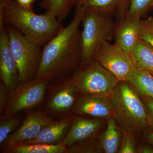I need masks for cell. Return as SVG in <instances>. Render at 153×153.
<instances>
[{
  "label": "cell",
  "instance_id": "obj_10",
  "mask_svg": "<svg viewBox=\"0 0 153 153\" xmlns=\"http://www.w3.org/2000/svg\"><path fill=\"white\" fill-rule=\"evenodd\" d=\"M53 120L39 110L30 113L22 125L11 134L2 144L1 149L23 143L34 139L42 130Z\"/></svg>",
  "mask_w": 153,
  "mask_h": 153
},
{
  "label": "cell",
  "instance_id": "obj_12",
  "mask_svg": "<svg viewBox=\"0 0 153 153\" xmlns=\"http://www.w3.org/2000/svg\"><path fill=\"white\" fill-rule=\"evenodd\" d=\"M73 111L76 114L97 119L108 118L114 116L109 98L88 94H81L76 98Z\"/></svg>",
  "mask_w": 153,
  "mask_h": 153
},
{
  "label": "cell",
  "instance_id": "obj_29",
  "mask_svg": "<svg viewBox=\"0 0 153 153\" xmlns=\"http://www.w3.org/2000/svg\"><path fill=\"white\" fill-rule=\"evenodd\" d=\"M10 91L5 85L0 82V112L4 113L8 99Z\"/></svg>",
  "mask_w": 153,
  "mask_h": 153
},
{
  "label": "cell",
  "instance_id": "obj_16",
  "mask_svg": "<svg viewBox=\"0 0 153 153\" xmlns=\"http://www.w3.org/2000/svg\"><path fill=\"white\" fill-rule=\"evenodd\" d=\"M121 132L114 117H108L106 128L99 137L101 149L105 153H118L122 139Z\"/></svg>",
  "mask_w": 153,
  "mask_h": 153
},
{
  "label": "cell",
  "instance_id": "obj_8",
  "mask_svg": "<svg viewBox=\"0 0 153 153\" xmlns=\"http://www.w3.org/2000/svg\"><path fill=\"white\" fill-rule=\"evenodd\" d=\"M94 58L119 82L126 81L127 76L134 67L129 53L109 41H105L100 45Z\"/></svg>",
  "mask_w": 153,
  "mask_h": 153
},
{
  "label": "cell",
  "instance_id": "obj_27",
  "mask_svg": "<svg viewBox=\"0 0 153 153\" xmlns=\"http://www.w3.org/2000/svg\"><path fill=\"white\" fill-rule=\"evenodd\" d=\"M140 97L146 108L148 126L153 129V99L149 97Z\"/></svg>",
  "mask_w": 153,
  "mask_h": 153
},
{
  "label": "cell",
  "instance_id": "obj_23",
  "mask_svg": "<svg viewBox=\"0 0 153 153\" xmlns=\"http://www.w3.org/2000/svg\"><path fill=\"white\" fill-rule=\"evenodd\" d=\"M153 9V0H130L126 16L141 17Z\"/></svg>",
  "mask_w": 153,
  "mask_h": 153
},
{
  "label": "cell",
  "instance_id": "obj_17",
  "mask_svg": "<svg viewBox=\"0 0 153 153\" xmlns=\"http://www.w3.org/2000/svg\"><path fill=\"white\" fill-rule=\"evenodd\" d=\"M126 81L140 97L153 99V75L151 72L134 66L127 76Z\"/></svg>",
  "mask_w": 153,
  "mask_h": 153
},
{
  "label": "cell",
  "instance_id": "obj_22",
  "mask_svg": "<svg viewBox=\"0 0 153 153\" xmlns=\"http://www.w3.org/2000/svg\"><path fill=\"white\" fill-rule=\"evenodd\" d=\"M20 120L19 117H1L0 121V144L2 145L7 137L19 128Z\"/></svg>",
  "mask_w": 153,
  "mask_h": 153
},
{
  "label": "cell",
  "instance_id": "obj_11",
  "mask_svg": "<svg viewBox=\"0 0 153 153\" xmlns=\"http://www.w3.org/2000/svg\"><path fill=\"white\" fill-rule=\"evenodd\" d=\"M0 78L10 92L19 83V68L11 50L5 25L0 28Z\"/></svg>",
  "mask_w": 153,
  "mask_h": 153
},
{
  "label": "cell",
  "instance_id": "obj_21",
  "mask_svg": "<svg viewBox=\"0 0 153 153\" xmlns=\"http://www.w3.org/2000/svg\"><path fill=\"white\" fill-rule=\"evenodd\" d=\"M75 7L82 6L85 10H93L110 14H116L118 0H73Z\"/></svg>",
  "mask_w": 153,
  "mask_h": 153
},
{
  "label": "cell",
  "instance_id": "obj_1",
  "mask_svg": "<svg viewBox=\"0 0 153 153\" xmlns=\"http://www.w3.org/2000/svg\"><path fill=\"white\" fill-rule=\"evenodd\" d=\"M73 19L43 47L41 64L33 80H51L69 76L80 67L82 22L85 10L75 7Z\"/></svg>",
  "mask_w": 153,
  "mask_h": 153
},
{
  "label": "cell",
  "instance_id": "obj_28",
  "mask_svg": "<svg viewBox=\"0 0 153 153\" xmlns=\"http://www.w3.org/2000/svg\"><path fill=\"white\" fill-rule=\"evenodd\" d=\"M130 0H118L117 10V21L123 19L128 11Z\"/></svg>",
  "mask_w": 153,
  "mask_h": 153
},
{
  "label": "cell",
  "instance_id": "obj_18",
  "mask_svg": "<svg viewBox=\"0 0 153 153\" xmlns=\"http://www.w3.org/2000/svg\"><path fill=\"white\" fill-rule=\"evenodd\" d=\"M134 66L153 74V47L139 39L129 52Z\"/></svg>",
  "mask_w": 153,
  "mask_h": 153
},
{
  "label": "cell",
  "instance_id": "obj_32",
  "mask_svg": "<svg viewBox=\"0 0 153 153\" xmlns=\"http://www.w3.org/2000/svg\"><path fill=\"white\" fill-rule=\"evenodd\" d=\"M145 137L148 142L153 145V132L147 133L146 134Z\"/></svg>",
  "mask_w": 153,
  "mask_h": 153
},
{
  "label": "cell",
  "instance_id": "obj_25",
  "mask_svg": "<svg viewBox=\"0 0 153 153\" xmlns=\"http://www.w3.org/2000/svg\"><path fill=\"white\" fill-rule=\"evenodd\" d=\"M92 137L67 147L65 153L98 152L95 145H93Z\"/></svg>",
  "mask_w": 153,
  "mask_h": 153
},
{
  "label": "cell",
  "instance_id": "obj_4",
  "mask_svg": "<svg viewBox=\"0 0 153 153\" xmlns=\"http://www.w3.org/2000/svg\"><path fill=\"white\" fill-rule=\"evenodd\" d=\"M112 16L99 11L85 10L81 30V61L80 68L87 66L93 59L100 45L114 37L116 22Z\"/></svg>",
  "mask_w": 153,
  "mask_h": 153
},
{
  "label": "cell",
  "instance_id": "obj_24",
  "mask_svg": "<svg viewBox=\"0 0 153 153\" xmlns=\"http://www.w3.org/2000/svg\"><path fill=\"white\" fill-rule=\"evenodd\" d=\"M139 38L146 41L153 47V17L141 19Z\"/></svg>",
  "mask_w": 153,
  "mask_h": 153
},
{
  "label": "cell",
  "instance_id": "obj_20",
  "mask_svg": "<svg viewBox=\"0 0 153 153\" xmlns=\"http://www.w3.org/2000/svg\"><path fill=\"white\" fill-rule=\"evenodd\" d=\"M39 6L44 13L61 22L68 17L74 6L73 0H41Z\"/></svg>",
  "mask_w": 153,
  "mask_h": 153
},
{
  "label": "cell",
  "instance_id": "obj_14",
  "mask_svg": "<svg viewBox=\"0 0 153 153\" xmlns=\"http://www.w3.org/2000/svg\"><path fill=\"white\" fill-rule=\"evenodd\" d=\"M102 126L99 119L78 117L74 119L62 143L68 147L95 135Z\"/></svg>",
  "mask_w": 153,
  "mask_h": 153
},
{
  "label": "cell",
  "instance_id": "obj_6",
  "mask_svg": "<svg viewBox=\"0 0 153 153\" xmlns=\"http://www.w3.org/2000/svg\"><path fill=\"white\" fill-rule=\"evenodd\" d=\"M10 46L19 68V82L33 80L41 64L42 47L31 42L16 28L6 25Z\"/></svg>",
  "mask_w": 153,
  "mask_h": 153
},
{
  "label": "cell",
  "instance_id": "obj_31",
  "mask_svg": "<svg viewBox=\"0 0 153 153\" xmlns=\"http://www.w3.org/2000/svg\"><path fill=\"white\" fill-rule=\"evenodd\" d=\"M137 153H153V148L149 146L141 145L137 148Z\"/></svg>",
  "mask_w": 153,
  "mask_h": 153
},
{
  "label": "cell",
  "instance_id": "obj_26",
  "mask_svg": "<svg viewBox=\"0 0 153 153\" xmlns=\"http://www.w3.org/2000/svg\"><path fill=\"white\" fill-rule=\"evenodd\" d=\"M137 149L135 135L128 133H123L122 139L118 153H137Z\"/></svg>",
  "mask_w": 153,
  "mask_h": 153
},
{
  "label": "cell",
  "instance_id": "obj_5",
  "mask_svg": "<svg viewBox=\"0 0 153 153\" xmlns=\"http://www.w3.org/2000/svg\"><path fill=\"white\" fill-rule=\"evenodd\" d=\"M78 93L110 98L119 81L95 58L72 74Z\"/></svg>",
  "mask_w": 153,
  "mask_h": 153
},
{
  "label": "cell",
  "instance_id": "obj_33",
  "mask_svg": "<svg viewBox=\"0 0 153 153\" xmlns=\"http://www.w3.org/2000/svg\"><path fill=\"white\" fill-rule=\"evenodd\" d=\"M152 74H153V73H152Z\"/></svg>",
  "mask_w": 153,
  "mask_h": 153
},
{
  "label": "cell",
  "instance_id": "obj_3",
  "mask_svg": "<svg viewBox=\"0 0 153 153\" xmlns=\"http://www.w3.org/2000/svg\"><path fill=\"white\" fill-rule=\"evenodd\" d=\"M115 119L121 131L134 135L148 127L147 116L140 97L126 81H120L109 98Z\"/></svg>",
  "mask_w": 153,
  "mask_h": 153
},
{
  "label": "cell",
  "instance_id": "obj_15",
  "mask_svg": "<svg viewBox=\"0 0 153 153\" xmlns=\"http://www.w3.org/2000/svg\"><path fill=\"white\" fill-rule=\"evenodd\" d=\"M73 120L72 117H68L58 121H53L45 126L36 138L23 143L57 144L62 143Z\"/></svg>",
  "mask_w": 153,
  "mask_h": 153
},
{
  "label": "cell",
  "instance_id": "obj_30",
  "mask_svg": "<svg viewBox=\"0 0 153 153\" xmlns=\"http://www.w3.org/2000/svg\"><path fill=\"white\" fill-rule=\"evenodd\" d=\"M18 4L25 8L33 10V5L36 0H15Z\"/></svg>",
  "mask_w": 153,
  "mask_h": 153
},
{
  "label": "cell",
  "instance_id": "obj_2",
  "mask_svg": "<svg viewBox=\"0 0 153 153\" xmlns=\"http://www.w3.org/2000/svg\"><path fill=\"white\" fill-rule=\"evenodd\" d=\"M10 25L28 40L44 47L64 26L57 19L44 13L38 15L13 0H0V28Z\"/></svg>",
  "mask_w": 153,
  "mask_h": 153
},
{
  "label": "cell",
  "instance_id": "obj_13",
  "mask_svg": "<svg viewBox=\"0 0 153 153\" xmlns=\"http://www.w3.org/2000/svg\"><path fill=\"white\" fill-rule=\"evenodd\" d=\"M141 17L125 16L117 21L113 38L115 44L129 53L139 39L140 22Z\"/></svg>",
  "mask_w": 153,
  "mask_h": 153
},
{
  "label": "cell",
  "instance_id": "obj_7",
  "mask_svg": "<svg viewBox=\"0 0 153 153\" xmlns=\"http://www.w3.org/2000/svg\"><path fill=\"white\" fill-rule=\"evenodd\" d=\"M50 80H30L20 82L9 92L4 116L12 117L22 111L38 106L44 99Z\"/></svg>",
  "mask_w": 153,
  "mask_h": 153
},
{
  "label": "cell",
  "instance_id": "obj_19",
  "mask_svg": "<svg viewBox=\"0 0 153 153\" xmlns=\"http://www.w3.org/2000/svg\"><path fill=\"white\" fill-rule=\"evenodd\" d=\"M67 146L62 143L57 144H19L2 150L5 153H65Z\"/></svg>",
  "mask_w": 153,
  "mask_h": 153
},
{
  "label": "cell",
  "instance_id": "obj_9",
  "mask_svg": "<svg viewBox=\"0 0 153 153\" xmlns=\"http://www.w3.org/2000/svg\"><path fill=\"white\" fill-rule=\"evenodd\" d=\"M52 89L46 109L56 114H63L73 109L78 93L72 74L58 79Z\"/></svg>",
  "mask_w": 153,
  "mask_h": 153
}]
</instances>
